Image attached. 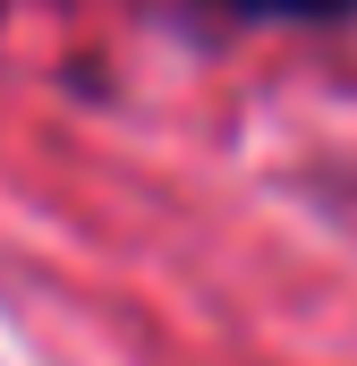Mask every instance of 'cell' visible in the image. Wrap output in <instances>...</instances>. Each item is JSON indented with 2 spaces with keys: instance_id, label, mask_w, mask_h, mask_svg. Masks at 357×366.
I'll use <instances>...</instances> for the list:
<instances>
[{
  "instance_id": "6da1fadb",
  "label": "cell",
  "mask_w": 357,
  "mask_h": 366,
  "mask_svg": "<svg viewBox=\"0 0 357 366\" xmlns=\"http://www.w3.org/2000/svg\"><path fill=\"white\" fill-rule=\"evenodd\" d=\"M221 17H281V26H341L357 17V0H213Z\"/></svg>"
}]
</instances>
